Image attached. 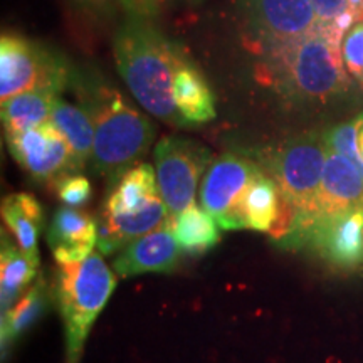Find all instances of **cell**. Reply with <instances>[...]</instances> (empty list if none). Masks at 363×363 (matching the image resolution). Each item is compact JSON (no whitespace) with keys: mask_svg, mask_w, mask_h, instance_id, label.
Here are the masks:
<instances>
[{"mask_svg":"<svg viewBox=\"0 0 363 363\" xmlns=\"http://www.w3.org/2000/svg\"><path fill=\"white\" fill-rule=\"evenodd\" d=\"M174 99L185 126H199L216 118L214 94L192 61L182 65L174 78Z\"/></svg>","mask_w":363,"mask_h":363,"instance_id":"obj_15","label":"cell"},{"mask_svg":"<svg viewBox=\"0 0 363 363\" xmlns=\"http://www.w3.org/2000/svg\"><path fill=\"white\" fill-rule=\"evenodd\" d=\"M115 288V274L101 252L89 254L74 264H59L56 294L65 321L67 363H79L91 326Z\"/></svg>","mask_w":363,"mask_h":363,"instance_id":"obj_5","label":"cell"},{"mask_svg":"<svg viewBox=\"0 0 363 363\" xmlns=\"http://www.w3.org/2000/svg\"><path fill=\"white\" fill-rule=\"evenodd\" d=\"M184 2H187V4H192V6H194V4H201L202 0H184Z\"/></svg>","mask_w":363,"mask_h":363,"instance_id":"obj_31","label":"cell"},{"mask_svg":"<svg viewBox=\"0 0 363 363\" xmlns=\"http://www.w3.org/2000/svg\"><path fill=\"white\" fill-rule=\"evenodd\" d=\"M48 284L40 278L33 288H29L22 294L19 301L13 305L7 313H2V348L12 340L19 338L22 333L33 326L35 321L43 316L48 306Z\"/></svg>","mask_w":363,"mask_h":363,"instance_id":"obj_23","label":"cell"},{"mask_svg":"<svg viewBox=\"0 0 363 363\" xmlns=\"http://www.w3.org/2000/svg\"><path fill=\"white\" fill-rule=\"evenodd\" d=\"M286 247H305L333 269H363V206L320 216L281 240Z\"/></svg>","mask_w":363,"mask_h":363,"instance_id":"obj_8","label":"cell"},{"mask_svg":"<svg viewBox=\"0 0 363 363\" xmlns=\"http://www.w3.org/2000/svg\"><path fill=\"white\" fill-rule=\"evenodd\" d=\"M180 251L172 230V222H169L160 229L128 244L115 257L113 267L121 278H131L147 272H172L179 264Z\"/></svg>","mask_w":363,"mask_h":363,"instance_id":"obj_12","label":"cell"},{"mask_svg":"<svg viewBox=\"0 0 363 363\" xmlns=\"http://www.w3.org/2000/svg\"><path fill=\"white\" fill-rule=\"evenodd\" d=\"M69 83L94 125L93 169L115 182L147 155L157 135L155 125L99 76L72 69Z\"/></svg>","mask_w":363,"mask_h":363,"instance_id":"obj_3","label":"cell"},{"mask_svg":"<svg viewBox=\"0 0 363 363\" xmlns=\"http://www.w3.org/2000/svg\"><path fill=\"white\" fill-rule=\"evenodd\" d=\"M355 206H363L362 175L358 174L355 167H353L347 158L328 150L323 170V179H321V187L320 192H318L315 203V212H313L308 224L320 216H328L333 214V212ZM308 224L303 227H306ZM298 230H294V233H298Z\"/></svg>","mask_w":363,"mask_h":363,"instance_id":"obj_14","label":"cell"},{"mask_svg":"<svg viewBox=\"0 0 363 363\" xmlns=\"http://www.w3.org/2000/svg\"><path fill=\"white\" fill-rule=\"evenodd\" d=\"M116 67L131 94L153 116L187 128L174 99V78L187 52L153 24L150 17L126 13L113 39Z\"/></svg>","mask_w":363,"mask_h":363,"instance_id":"obj_2","label":"cell"},{"mask_svg":"<svg viewBox=\"0 0 363 363\" xmlns=\"http://www.w3.org/2000/svg\"><path fill=\"white\" fill-rule=\"evenodd\" d=\"M358 148H360V155L363 153V123L360 126V131H358Z\"/></svg>","mask_w":363,"mask_h":363,"instance_id":"obj_30","label":"cell"},{"mask_svg":"<svg viewBox=\"0 0 363 363\" xmlns=\"http://www.w3.org/2000/svg\"><path fill=\"white\" fill-rule=\"evenodd\" d=\"M59 93L52 89H30L2 103V125L6 135L34 128L51 120Z\"/></svg>","mask_w":363,"mask_h":363,"instance_id":"obj_20","label":"cell"},{"mask_svg":"<svg viewBox=\"0 0 363 363\" xmlns=\"http://www.w3.org/2000/svg\"><path fill=\"white\" fill-rule=\"evenodd\" d=\"M39 261L27 256L21 247H16L11 239L2 238V257H0V294L2 313H7L19 301L22 291L33 283L38 272Z\"/></svg>","mask_w":363,"mask_h":363,"instance_id":"obj_22","label":"cell"},{"mask_svg":"<svg viewBox=\"0 0 363 363\" xmlns=\"http://www.w3.org/2000/svg\"><path fill=\"white\" fill-rule=\"evenodd\" d=\"M54 190L57 197L61 199L66 206L79 207L84 206L91 199V184L86 177L79 174H71L54 182Z\"/></svg>","mask_w":363,"mask_h":363,"instance_id":"obj_26","label":"cell"},{"mask_svg":"<svg viewBox=\"0 0 363 363\" xmlns=\"http://www.w3.org/2000/svg\"><path fill=\"white\" fill-rule=\"evenodd\" d=\"M71 67L61 54L22 35L4 33L0 39V98L2 103L30 89L62 93L71 81Z\"/></svg>","mask_w":363,"mask_h":363,"instance_id":"obj_7","label":"cell"},{"mask_svg":"<svg viewBox=\"0 0 363 363\" xmlns=\"http://www.w3.org/2000/svg\"><path fill=\"white\" fill-rule=\"evenodd\" d=\"M284 212V202L276 182L261 170L252 180L240 202L244 229L257 233H272Z\"/></svg>","mask_w":363,"mask_h":363,"instance_id":"obj_17","label":"cell"},{"mask_svg":"<svg viewBox=\"0 0 363 363\" xmlns=\"http://www.w3.org/2000/svg\"><path fill=\"white\" fill-rule=\"evenodd\" d=\"M115 2L120 4L126 13H138V16L153 19L158 9H160L162 0H115Z\"/></svg>","mask_w":363,"mask_h":363,"instance_id":"obj_28","label":"cell"},{"mask_svg":"<svg viewBox=\"0 0 363 363\" xmlns=\"http://www.w3.org/2000/svg\"><path fill=\"white\" fill-rule=\"evenodd\" d=\"M81 4H86V6H93V7H101L104 4H108L110 0H78Z\"/></svg>","mask_w":363,"mask_h":363,"instance_id":"obj_29","label":"cell"},{"mask_svg":"<svg viewBox=\"0 0 363 363\" xmlns=\"http://www.w3.org/2000/svg\"><path fill=\"white\" fill-rule=\"evenodd\" d=\"M256 79L291 108L320 110L343 101L352 81L345 71L342 45L330 39L325 26L299 43L266 59H257Z\"/></svg>","mask_w":363,"mask_h":363,"instance_id":"obj_1","label":"cell"},{"mask_svg":"<svg viewBox=\"0 0 363 363\" xmlns=\"http://www.w3.org/2000/svg\"><path fill=\"white\" fill-rule=\"evenodd\" d=\"M111 184L113 187L101 208L106 214H126V212L142 211L150 202L162 197L157 174L148 163H138Z\"/></svg>","mask_w":363,"mask_h":363,"instance_id":"obj_16","label":"cell"},{"mask_svg":"<svg viewBox=\"0 0 363 363\" xmlns=\"http://www.w3.org/2000/svg\"><path fill=\"white\" fill-rule=\"evenodd\" d=\"M261 170L259 163L234 153H225L211 163L202 180L201 202L220 229H244L240 202Z\"/></svg>","mask_w":363,"mask_h":363,"instance_id":"obj_10","label":"cell"},{"mask_svg":"<svg viewBox=\"0 0 363 363\" xmlns=\"http://www.w3.org/2000/svg\"><path fill=\"white\" fill-rule=\"evenodd\" d=\"M313 9H315L318 22L321 24H330L340 13L348 11L347 0H310Z\"/></svg>","mask_w":363,"mask_h":363,"instance_id":"obj_27","label":"cell"},{"mask_svg":"<svg viewBox=\"0 0 363 363\" xmlns=\"http://www.w3.org/2000/svg\"><path fill=\"white\" fill-rule=\"evenodd\" d=\"M51 121L69 143L76 163L79 169H83L86 162H89L93 157L94 147V125L89 113L83 106L57 96L52 106Z\"/></svg>","mask_w":363,"mask_h":363,"instance_id":"obj_19","label":"cell"},{"mask_svg":"<svg viewBox=\"0 0 363 363\" xmlns=\"http://www.w3.org/2000/svg\"><path fill=\"white\" fill-rule=\"evenodd\" d=\"M326 155L328 148L323 133L318 131L291 136L259 153V167L276 182L284 203L296 214V222L289 234L308 224L315 212Z\"/></svg>","mask_w":363,"mask_h":363,"instance_id":"obj_4","label":"cell"},{"mask_svg":"<svg viewBox=\"0 0 363 363\" xmlns=\"http://www.w3.org/2000/svg\"><path fill=\"white\" fill-rule=\"evenodd\" d=\"M217 222L206 208L190 206L172 219V230L182 251L189 256H201L220 242Z\"/></svg>","mask_w":363,"mask_h":363,"instance_id":"obj_21","label":"cell"},{"mask_svg":"<svg viewBox=\"0 0 363 363\" xmlns=\"http://www.w3.org/2000/svg\"><path fill=\"white\" fill-rule=\"evenodd\" d=\"M342 56L348 74L363 86V22H357L345 35Z\"/></svg>","mask_w":363,"mask_h":363,"instance_id":"obj_25","label":"cell"},{"mask_svg":"<svg viewBox=\"0 0 363 363\" xmlns=\"http://www.w3.org/2000/svg\"><path fill=\"white\" fill-rule=\"evenodd\" d=\"M211 163V150L190 138L172 135L157 143V182L172 219L194 206L199 180Z\"/></svg>","mask_w":363,"mask_h":363,"instance_id":"obj_9","label":"cell"},{"mask_svg":"<svg viewBox=\"0 0 363 363\" xmlns=\"http://www.w3.org/2000/svg\"><path fill=\"white\" fill-rule=\"evenodd\" d=\"M362 123L363 113L350 121L330 126L328 130L323 131V140L326 148L347 158L363 179V158L360 155V148H358V131H360Z\"/></svg>","mask_w":363,"mask_h":363,"instance_id":"obj_24","label":"cell"},{"mask_svg":"<svg viewBox=\"0 0 363 363\" xmlns=\"http://www.w3.org/2000/svg\"><path fill=\"white\" fill-rule=\"evenodd\" d=\"M238 22L247 51L266 59L313 33L318 17L310 0H238Z\"/></svg>","mask_w":363,"mask_h":363,"instance_id":"obj_6","label":"cell"},{"mask_svg":"<svg viewBox=\"0 0 363 363\" xmlns=\"http://www.w3.org/2000/svg\"><path fill=\"white\" fill-rule=\"evenodd\" d=\"M2 219L27 256L39 261L38 239L44 227L40 203L29 194H12L2 202Z\"/></svg>","mask_w":363,"mask_h":363,"instance_id":"obj_18","label":"cell"},{"mask_svg":"<svg viewBox=\"0 0 363 363\" xmlns=\"http://www.w3.org/2000/svg\"><path fill=\"white\" fill-rule=\"evenodd\" d=\"M98 242V224L71 207L57 208L48 229V244L57 264H74L93 254Z\"/></svg>","mask_w":363,"mask_h":363,"instance_id":"obj_13","label":"cell"},{"mask_svg":"<svg viewBox=\"0 0 363 363\" xmlns=\"http://www.w3.org/2000/svg\"><path fill=\"white\" fill-rule=\"evenodd\" d=\"M6 140L11 155L35 180L54 184L61 177L79 174L69 143L51 120L6 135Z\"/></svg>","mask_w":363,"mask_h":363,"instance_id":"obj_11","label":"cell"}]
</instances>
